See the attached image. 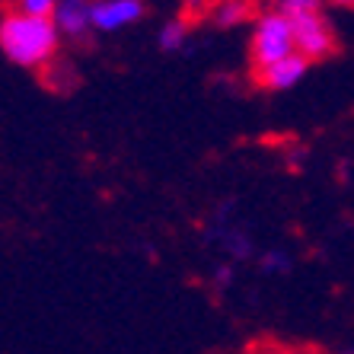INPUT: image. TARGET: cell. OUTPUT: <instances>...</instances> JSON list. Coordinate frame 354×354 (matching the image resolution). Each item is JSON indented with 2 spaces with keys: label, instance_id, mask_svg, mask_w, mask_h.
Listing matches in <instances>:
<instances>
[{
  "label": "cell",
  "instance_id": "obj_1",
  "mask_svg": "<svg viewBox=\"0 0 354 354\" xmlns=\"http://www.w3.org/2000/svg\"><path fill=\"white\" fill-rule=\"evenodd\" d=\"M61 32L45 17H26L19 10L0 13V51L10 64L23 71H41L58 58Z\"/></svg>",
  "mask_w": 354,
  "mask_h": 354
},
{
  "label": "cell",
  "instance_id": "obj_2",
  "mask_svg": "<svg viewBox=\"0 0 354 354\" xmlns=\"http://www.w3.org/2000/svg\"><path fill=\"white\" fill-rule=\"evenodd\" d=\"M297 55L294 45V23L288 17H281L278 10H265L252 23V35H249V58L252 67H268L274 61H284Z\"/></svg>",
  "mask_w": 354,
  "mask_h": 354
},
{
  "label": "cell",
  "instance_id": "obj_3",
  "mask_svg": "<svg viewBox=\"0 0 354 354\" xmlns=\"http://www.w3.org/2000/svg\"><path fill=\"white\" fill-rule=\"evenodd\" d=\"M294 45H297V55H304L310 64L313 61H326L335 55V29L326 17H306V19H297L294 23Z\"/></svg>",
  "mask_w": 354,
  "mask_h": 354
},
{
  "label": "cell",
  "instance_id": "obj_4",
  "mask_svg": "<svg viewBox=\"0 0 354 354\" xmlns=\"http://www.w3.org/2000/svg\"><path fill=\"white\" fill-rule=\"evenodd\" d=\"M144 13V0H93V32H122L138 26Z\"/></svg>",
  "mask_w": 354,
  "mask_h": 354
},
{
  "label": "cell",
  "instance_id": "obj_5",
  "mask_svg": "<svg viewBox=\"0 0 354 354\" xmlns=\"http://www.w3.org/2000/svg\"><path fill=\"white\" fill-rule=\"evenodd\" d=\"M306 71H310V61H306L304 55H290V58H284V61H274V64H268V67H259L256 83L268 93H284V90H290V86H297V83L304 80Z\"/></svg>",
  "mask_w": 354,
  "mask_h": 354
},
{
  "label": "cell",
  "instance_id": "obj_6",
  "mask_svg": "<svg viewBox=\"0 0 354 354\" xmlns=\"http://www.w3.org/2000/svg\"><path fill=\"white\" fill-rule=\"evenodd\" d=\"M61 39H83L93 32V0H58L51 13Z\"/></svg>",
  "mask_w": 354,
  "mask_h": 354
},
{
  "label": "cell",
  "instance_id": "obj_7",
  "mask_svg": "<svg viewBox=\"0 0 354 354\" xmlns=\"http://www.w3.org/2000/svg\"><path fill=\"white\" fill-rule=\"evenodd\" d=\"M252 19V0H221L211 10V23L217 29H236V26Z\"/></svg>",
  "mask_w": 354,
  "mask_h": 354
},
{
  "label": "cell",
  "instance_id": "obj_8",
  "mask_svg": "<svg viewBox=\"0 0 354 354\" xmlns=\"http://www.w3.org/2000/svg\"><path fill=\"white\" fill-rule=\"evenodd\" d=\"M322 3L326 0H274V10L281 17H288L290 23H297V19H306V17H319Z\"/></svg>",
  "mask_w": 354,
  "mask_h": 354
},
{
  "label": "cell",
  "instance_id": "obj_9",
  "mask_svg": "<svg viewBox=\"0 0 354 354\" xmlns=\"http://www.w3.org/2000/svg\"><path fill=\"white\" fill-rule=\"evenodd\" d=\"M185 39H189V23L185 19H169V23L160 26L157 32V45L163 51H179L185 45Z\"/></svg>",
  "mask_w": 354,
  "mask_h": 354
},
{
  "label": "cell",
  "instance_id": "obj_10",
  "mask_svg": "<svg viewBox=\"0 0 354 354\" xmlns=\"http://www.w3.org/2000/svg\"><path fill=\"white\" fill-rule=\"evenodd\" d=\"M55 7H58V0H10V10H19V13H26V17L51 19Z\"/></svg>",
  "mask_w": 354,
  "mask_h": 354
},
{
  "label": "cell",
  "instance_id": "obj_11",
  "mask_svg": "<svg viewBox=\"0 0 354 354\" xmlns=\"http://www.w3.org/2000/svg\"><path fill=\"white\" fill-rule=\"evenodd\" d=\"M262 268H265V272H288V268H290V259L284 256V252H278V249H274V252L262 256Z\"/></svg>",
  "mask_w": 354,
  "mask_h": 354
},
{
  "label": "cell",
  "instance_id": "obj_12",
  "mask_svg": "<svg viewBox=\"0 0 354 354\" xmlns=\"http://www.w3.org/2000/svg\"><path fill=\"white\" fill-rule=\"evenodd\" d=\"M249 354H316L310 348H294V345H259Z\"/></svg>",
  "mask_w": 354,
  "mask_h": 354
},
{
  "label": "cell",
  "instance_id": "obj_13",
  "mask_svg": "<svg viewBox=\"0 0 354 354\" xmlns=\"http://www.w3.org/2000/svg\"><path fill=\"white\" fill-rule=\"evenodd\" d=\"M326 3H332V7H354V0H326Z\"/></svg>",
  "mask_w": 354,
  "mask_h": 354
}]
</instances>
